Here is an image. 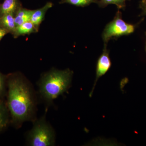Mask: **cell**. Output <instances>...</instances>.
Wrapping results in <instances>:
<instances>
[{"instance_id":"cell-11","label":"cell","mask_w":146,"mask_h":146,"mask_svg":"<svg viewBox=\"0 0 146 146\" xmlns=\"http://www.w3.org/2000/svg\"><path fill=\"white\" fill-rule=\"evenodd\" d=\"M101 8H104L109 5H115L119 9H124L126 6V0H98L96 3Z\"/></svg>"},{"instance_id":"cell-16","label":"cell","mask_w":146,"mask_h":146,"mask_svg":"<svg viewBox=\"0 0 146 146\" xmlns=\"http://www.w3.org/2000/svg\"><path fill=\"white\" fill-rule=\"evenodd\" d=\"M8 33H9L5 29L0 27V42L1 39L3 38L4 36Z\"/></svg>"},{"instance_id":"cell-20","label":"cell","mask_w":146,"mask_h":146,"mask_svg":"<svg viewBox=\"0 0 146 146\" xmlns=\"http://www.w3.org/2000/svg\"><path fill=\"white\" fill-rule=\"evenodd\" d=\"M141 1H142V0H141Z\"/></svg>"},{"instance_id":"cell-15","label":"cell","mask_w":146,"mask_h":146,"mask_svg":"<svg viewBox=\"0 0 146 146\" xmlns=\"http://www.w3.org/2000/svg\"><path fill=\"white\" fill-rule=\"evenodd\" d=\"M139 6L142 10L141 15L146 16V0L141 1L140 3Z\"/></svg>"},{"instance_id":"cell-18","label":"cell","mask_w":146,"mask_h":146,"mask_svg":"<svg viewBox=\"0 0 146 146\" xmlns=\"http://www.w3.org/2000/svg\"></svg>"},{"instance_id":"cell-17","label":"cell","mask_w":146,"mask_h":146,"mask_svg":"<svg viewBox=\"0 0 146 146\" xmlns=\"http://www.w3.org/2000/svg\"><path fill=\"white\" fill-rule=\"evenodd\" d=\"M145 50H146V47H145Z\"/></svg>"},{"instance_id":"cell-8","label":"cell","mask_w":146,"mask_h":146,"mask_svg":"<svg viewBox=\"0 0 146 146\" xmlns=\"http://www.w3.org/2000/svg\"><path fill=\"white\" fill-rule=\"evenodd\" d=\"M39 30L37 29L31 21H30L16 27L12 35L14 38H17L20 36L36 33Z\"/></svg>"},{"instance_id":"cell-19","label":"cell","mask_w":146,"mask_h":146,"mask_svg":"<svg viewBox=\"0 0 146 146\" xmlns=\"http://www.w3.org/2000/svg\"><path fill=\"white\" fill-rule=\"evenodd\" d=\"M0 4H1V3H0Z\"/></svg>"},{"instance_id":"cell-9","label":"cell","mask_w":146,"mask_h":146,"mask_svg":"<svg viewBox=\"0 0 146 146\" xmlns=\"http://www.w3.org/2000/svg\"><path fill=\"white\" fill-rule=\"evenodd\" d=\"M0 27L5 29L9 33L13 35L16 28L15 14L7 13L0 17Z\"/></svg>"},{"instance_id":"cell-1","label":"cell","mask_w":146,"mask_h":146,"mask_svg":"<svg viewBox=\"0 0 146 146\" xmlns=\"http://www.w3.org/2000/svg\"><path fill=\"white\" fill-rule=\"evenodd\" d=\"M8 82L7 106L13 121L20 123L29 119L35 106L28 85L19 76H11Z\"/></svg>"},{"instance_id":"cell-6","label":"cell","mask_w":146,"mask_h":146,"mask_svg":"<svg viewBox=\"0 0 146 146\" xmlns=\"http://www.w3.org/2000/svg\"><path fill=\"white\" fill-rule=\"evenodd\" d=\"M53 4L50 2H48L44 6L38 9L34 10L32 15L31 21L33 24L37 29H39V26L44 21L47 11L52 8Z\"/></svg>"},{"instance_id":"cell-12","label":"cell","mask_w":146,"mask_h":146,"mask_svg":"<svg viewBox=\"0 0 146 146\" xmlns=\"http://www.w3.org/2000/svg\"><path fill=\"white\" fill-rule=\"evenodd\" d=\"M98 0H61L60 4L67 3L80 7H85L93 3H96Z\"/></svg>"},{"instance_id":"cell-3","label":"cell","mask_w":146,"mask_h":146,"mask_svg":"<svg viewBox=\"0 0 146 146\" xmlns=\"http://www.w3.org/2000/svg\"><path fill=\"white\" fill-rule=\"evenodd\" d=\"M29 145L32 146L54 145L55 134L51 126L45 119H41L34 124L28 136Z\"/></svg>"},{"instance_id":"cell-4","label":"cell","mask_w":146,"mask_h":146,"mask_svg":"<svg viewBox=\"0 0 146 146\" xmlns=\"http://www.w3.org/2000/svg\"><path fill=\"white\" fill-rule=\"evenodd\" d=\"M136 26L126 23L122 18L121 11L118 10L113 20L106 25L102 34L104 45L114 37L129 35L135 31Z\"/></svg>"},{"instance_id":"cell-5","label":"cell","mask_w":146,"mask_h":146,"mask_svg":"<svg viewBox=\"0 0 146 146\" xmlns=\"http://www.w3.org/2000/svg\"><path fill=\"white\" fill-rule=\"evenodd\" d=\"M111 60L109 56V52L106 48V45H104L103 52L97 61L96 70V79L94 82V86L90 93V97L93 95L94 89L96 87L97 82L100 78L104 75L111 68Z\"/></svg>"},{"instance_id":"cell-10","label":"cell","mask_w":146,"mask_h":146,"mask_svg":"<svg viewBox=\"0 0 146 146\" xmlns=\"http://www.w3.org/2000/svg\"><path fill=\"white\" fill-rule=\"evenodd\" d=\"M33 11L34 10L24 8L23 7H20L15 14V21L16 26L20 25L26 22L31 21Z\"/></svg>"},{"instance_id":"cell-13","label":"cell","mask_w":146,"mask_h":146,"mask_svg":"<svg viewBox=\"0 0 146 146\" xmlns=\"http://www.w3.org/2000/svg\"><path fill=\"white\" fill-rule=\"evenodd\" d=\"M8 122L6 108L3 102L0 100V131L6 127Z\"/></svg>"},{"instance_id":"cell-7","label":"cell","mask_w":146,"mask_h":146,"mask_svg":"<svg viewBox=\"0 0 146 146\" xmlns=\"http://www.w3.org/2000/svg\"><path fill=\"white\" fill-rule=\"evenodd\" d=\"M21 7L22 4L19 0H3L0 4V17L7 13L15 14Z\"/></svg>"},{"instance_id":"cell-14","label":"cell","mask_w":146,"mask_h":146,"mask_svg":"<svg viewBox=\"0 0 146 146\" xmlns=\"http://www.w3.org/2000/svg\"><path fill=\"white\" fill-rule=\"evenodd\" d=\"M5 77L0 73V95L3 93L5 90Z\"/></svg>"},{"instance_id":"cell-2","label":"cell","mask_w":146,"mask_h":146,"mask_svg":"<svg viewBox=\"0 0 146 146\" xmlns=\"http://www.w3.org/2000/svg\"><path fill=\"white\" fill-rule=\"evenodd\" d=\"M73 72L70 69H52L45 73L39 83L41 96L47 102H51L65 92L70 85Z\"/></svg>"}]
</instances>
